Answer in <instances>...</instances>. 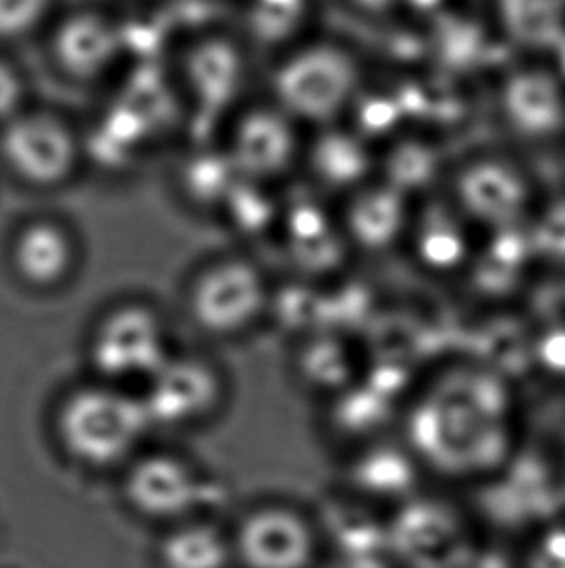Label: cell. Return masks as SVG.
Wrapping results in <instances>:
<instances>
[{
	"mask_svg": "<svg viewBox=\"0 0 565 568\" xmlns=\"http://www.w3.org/2000/svg\"><path fill=\"white\" fill-rule=\"evenodd\" d=\"M398 437L424 477L476 489L525 448L520 384L461 349L445 355L407 392Z\"/></svg>",
	"mask_w": 565,
	"mask_h": 568,
	"instance_id": "6da1fadb",
	"label": "cell"
},
{
	"mask_svg": "<svg viewBox=\"0 0 565 568\" xmlns=\"http://www.w3.org/2000/svg\"><path fill=\"white\" fill-rule=\"evenodd\" d=\"M544 189L528 158L497 144L455 155L443 192L474 230L492 235L523 230Z\"/></svg>",
	"mask_w": 565,
	"mask_h": 568,
	"instance_id": "7a4b0ae2",
	"label": "cell"
},
{
	"mask_svg": "<svg viewBox=\"0 0 565 568\" xmlns=\"http://www.w3.org/2000/svg\"><path fill=\"white\" fill-rule=\"evenodd\" d=\"M153 429L142 396L115 384H95L70 392L56 417L54 433L62 450L90 469L129 466Z\"/></svg>",
	"mask_w": 565,
	"mask_h": 568,
	"instance_id": "3957f363",
	"label": "cell"
},
{
	"mask_svg": "<svg viewBox=\"0 0 565 568\" xmlns=\"http://www.w3.org/2000/svg\"><path fill=\"white\" fill-rule=\"evenodd\" d=\"M229 534L240 568H318L326 551L320 518L290 500H261Z\"/></svg>",
	"mask_w": 565,
	"mask_h": 568,
	"instance_id": "277c9868",
	"label": "cell"
},
{
	"mask_svg": "<svg viewBox=\"0 0 565 568\" xmlns=\"http://www.w3.org/2000/svg\"><path fill=\"white\" fill-rule=\"evenodd\" d=\"M276 105L306 131L345 123L359 100L357 74L336 54H302L287 62L274 82Z\"/></svg>",
	"mask_w": 565,
	"mask_h": 568,
	"instance_id": "5b68a950",
	"label": "cell"
},
{
	"mask_svg": "<svg viewBox=\"0 0 565 568\" xmlns=\"http://www.w3.org/2000/svg\"><path fill=\"white\" fill-rule=\"evenodd\" d=\"M274 303L268 280L256 264L243 258L215 262L192 284L188 295L194 323L215 336L250 331Z\"/></svg>",
	"mask_w": 565,
	"mask_h": 568,
	"instance_id": "8992f818",
	"label": "cell"
},
{
	"mask_svg": "<svg viewBox=\"0 0 565 568\" xmlns=\"http://www.w3.org/2000/svg\"><path fill=\"white\" fill-rule=\"evenodd\" d=\"M279 223L285 253L302 277L300 282L326 287L339 284L351 272L357 261L333 202L308 191L306 196L285 207Z\"/></svg>",
	"mask_w": 565,
	"mask_h": 568,
	"instance_id": "52a82bcc",
	"label": "cell"
},
{
	"mask_svg": "<svg viewBox=\"0 0 565 568\" xmlns=\"http://www.w3.org/2000/svg\"><path fill=\"white\" fill-rule=\"evenodd\" d=\"M123 499L142 520L167 528L202 516L199 510L206 503V484L198 469L183 456L142 454L126 466Z\"/></svg>",
	"mask_w": 565,
	"mask_h": 568,
	"instance_id": "ba28073f",
	"label": "cell"
},
{
	"mask_svg": "<svg viewBox=\"0 0 565 568\" xmlns=\"http://www.w3.org/2000/svg\"><path fill=\"white\" fill-rule=\"evenodd\" d=\"M167 331L155 311L124 305L101 318L90 342L93 369L111 384L147 381L167 362Z\"/></svg>",
	"mask_w": 565,
	"mask_h": 568,
	"instance_id": "9c48e42d",
	"label": "cell"
},
{
	"mask_svg": "<svg viewBox=\"0 0 565 568\" xmlns=\"http://www.w3.org/2000/svg\"><path fill=\"white\" fill-rule=\"evenodd\" d=\"M494 116L502 146L525 158L556 154L565 142V90L552 78L520 74L502 88Z\"/></svg>",
	"mask_w": 565,
	"mask_h": 568,
	"instance_id": "30bf717a",
	"label": "cell"
},
{
	"mask_svg": "<svg viewBox=\"0 0 565 568\" xmlns=\"http://www.w3.org/2000/svg\"><path fill=\"white\" fill-rule=\"evenodd\" d=\"M481 237L442 191L414 204L403 256L428 280L458 285Z\"/></svg>",
	"mask_w": 565,
	"mask_h": 568,
	"instance_id": "8fae6325",
	"label": "cell"
},
{
	"mask_svg": "<svg viewBox=\"0 0 565 568\" xmlns=\"http://www.w3.org/2000/svg\"><path fill=\"white\" fill-rule=\"evenodd\" d=\"M306 134L276 103L248 109L230 132L227 155L245 181L268 185L300 171Z\"/></svg>",
	"mask_w": 565,
	"mask_h": 568,
	"instance_id": "7c38bea8",
	"label": "cell"
},
{
	"mask_svg": "<svg viewBox=\"0 0 565 568\" xmlns=\"http://www.w3.org/2000/svg\"><path fill=\"white\" fill-rule=\"evenodd\" d=\"M414 204L378 178L339 200L337 214L355 261L403 254Z\"/></svg>",
	"mask_w": 565,
	"mask_h": 568,
	"instance_id": "4fadbf2b",
	"label": "cell"
},
{
	"mask_svg": "<svg viewBox=\"0 0 565 568\" xmlns=\"http://www.w3.org/2000/svg\"><path fill=\"white\" fill-rule=\"evenodd\" d=\"M0 154L8 170L39 189L61 185L74 173L78 142L69 124L49 113H22L4 126Z\"/></svg>",
	"mask_w": 565,
	"mask_h": 568,
	"instance_id": "5bb4252c",
	"label": "cell"
},
{
	"mask_svg": "<svg viewBox=\"0 0 565 568\" xmlns=\"http://www.w3.org/2000/svg\"><path fill=\"white\" fill-rule=\"evenodd\" d=\"M300 171L308 191L337 204L378 178V148L349 123L314 129L306 134Z\"/></svg>",
	"mask_w": 565,
	"mask_h": 568,
	"instance_id": "9a60e30c",
	"label": "cell"
},
{
	"mask_svg": "<svg viewBox=\"0 0 565 568\" xmlns=\"http://www.w3.org/2000/svg\"><path fill=\"white\" fill-rule=\"evenodd\" d=\"M538 276L525 231H504L482 235L473 261L455 287L492 315L497 308L512 307Z\"/></svg>",
	"mask_w": 565,
	"mask_h": 568,
	"instance_id": "2e32d148",
	"label": "cell"
},
{
	"mask_svg": "<svg viewBox=\"0 0 565 568\" xmlns=\"http://www.w3.org/2000/svg\"><path fill=\"white\" fill-rule=\"evenodd\" d=\"M153 427H184L206 419L222 399V378L198 357L168 355L142 394Z\"/></svg>",
	"mask_w": 565,
	"mask_h": 568,
	"instance_id": "e0dca14e",
	"label": "cell"
},
{
	"mask_svg": "<svg viewBox=\"0 0 565 568\" xmlns=\"http://www.w3.org/2000/svg\"><path fill=\"white\" fill-rule=\"evenodd\" d=\"M54 64L72 80L103 77L123 49L121 31L101 10L82 7L56 12L47 26Z\"/></svg>",
	"mask_w": 565,
	"mask_h": 568,
	"instance_id": "ac0fdd59",
	"label": "cell"
},
{
	"mask_svg": "<svg viewBox=\"0 0 565 568\" xmlns=\"http://www.w3.org/2000/svg\"><path fill=\"white\" fill-rule=\"evenodd\" d=\"M453 158L440 134L407 129L378 146V179L419 202L445 189Z\"/></svg>",
	"mask_w": 565,
	"mask_h": 568,
	"instance_id": "d6986e66",
	"label": "cell"
},
{
	"mask_svg": "<svg viewBox=\"0 0 565 568\" xmlns=\"http://www.w3.org/2000/svg\"><path fill=\"white\" fill-rule=\"evenodd\" d=\"M347 491L368 505L390 503L398 508L419 493L422 469L398 435L376 440L343 456Z\"/></svg>",
	"mask_w": 565,
	"mask_h": 568,
	"instance_id": "ffe728a7",
	"label": "cell"
},
{
	"mask_svg": "<svg viewBox=\"0 0 565 568\" xmlns=\"http://www.w3.org/2000/svg\"><path fill=\"white\" fill-rule=\"evenodd\" d=\"M295 367L298 381L323 406L367 377V349L337 326L318 328L302 334Z\"/></svg>",
	"mask_w": 565,
	"mask_h": 568,
	"instance_id": "44dd1931",
	"label": "cell"
},
{
	"mask_svg": "<svg viewBox=\"0 0 565 568\" xmlns=\"http://www.w3.org/2000/svg\"><path fill=\"white\" fill-rule=\"evenodd\" d=\"M76 246L61 223L39 220L16 233L10 261L16 274L38 290L61 285L74 268Z\"/></svg>",
	"mask_w": 565,
	"mask_h": 568,
	"instance_id": "7402d4cb",
	"label": "cell"
},
{
	"mask_svg": "<svg viewBox=\"0 0 565 568\" xmlns=\"http://www.w3.org/2000/svg\"><path fill=\"white\" fill-rule=\"evenodd\" d=\"M155 561L160 568H233L230 534L204 516L173 524L161 534Z\"/></svg>",
	"mask_w": 565,
	"mask_h": 568,
	"instance_id": "603a6c76",
	"label": "cell"
},
{
	"mask_svg": "<svg viewBox=\"0 0 565 568\" xmlns=\"http://www.w3.org/2000/svg\"><path fill=\"white\" fill-rule=\"evenodd\" d=\"M186 78L202 103L219 108L237 98L245 82V64L227 39L206 38L186 54Z\"/></svg>",
	"mask_w": 565,
	"mask_h": 568,
	"instance_id": "cb8c5ba5",
	"label": "cell"
},
{
	"mask_svg": "<svg viewBox=\"0 0 565 568\" xmlns=\"http://www.w3.org/2000/svg\"><path fill=\"white\" fill-rule=\"evenodd\" d=\"M525 237L538 274L565 276V186L544 189L525 223Z\"/></svg>",
	"mask_w": 565,
	"mask_h": 568,
	"instance_id": "d4e9b609",
	"label": "cell"
},
{
	"mask_svg": "<svg viewBox=\"0 0 565 568\" xmlns=\"http://www.w3.org/2000/svg\"><path fill=\"white\" fill-rule=\"evenodd\" d=\"M531 365L544 378L565 386V315L552 316L533 328Z\"/></svg>",
	"mask_w": 565,
	"mask_h": 568,
	"instance_id": "484cf974",
	"label": "cell"
},
{
	"mask_svg": "<svg viewBox=\"0 0 565 568\" xmlns=\"http://www.w3.org/2000/svg\"><path fill=\"white\" fill-rule=\"evenodd\" d=\"M54 14V0H0V41L28 38L47 28Z\"/></svg>",
	"mask_w": 565,
	"mask_h": 568,
	"instance_id": "4316f807",
	"label": "cell"
},
{
	"mask_svg": "<svg viewBox=\"0 0 565 568\" xmlns=\"http://www.w3.org/2000/svg\"><path fill=\"white\" fill-rule=\"evenodd\" d=\"M25 82L12 62L0 57V123L8 124L22 115Z\"/></svg>",
	"mask_w": 565,
	"mask_h": 568,
	"instance_id": "83f0119b",
	"label": "cell"
},
{
	"mask_svg": "<svg viewBox=\"0 0 565 568\" xmlns=\"http://www.w3.org/2000/svg\"><path fill=\"white\" fill-rule=\"evenodd\" d=\"M558 471H559V474H564V476H565V427H564V437H562V445H559ZM562 484H565V479H562Z\"/></svg>",
	"mask_w": 565,
	"mask_h": 568,
	"instance_id": "f1b7e54d",
	"label": "cell"
},
{
	"mask_svg": "<svg viewBox=\"0 0 565 568\" xmlns=\"http://www.w3.org/2000/svg\"><path fill=\"white\" fill-rule=\"evenodd\" d=\"M556 155H558L559 171H562V185L565 186V142L556 152Z\"/></svg>",
	"mask_w": 565,
	"mask_h": 568,
	"instance_id": "f546056e",
	"label": "cell"
}]
</instances>
